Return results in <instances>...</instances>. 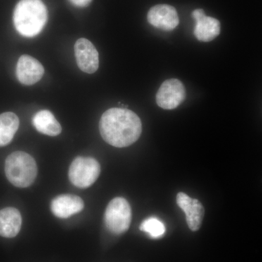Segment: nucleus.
I'll return each instance as SVG.
<instances>
[{
  "label": "nucleus",
  "instance_id": "dca6fc26",
  "mask_svg": "<svg viewBox=\"0 0 262 262\" xmlns=\"http://www.w3.org/2000/svg\"><path fill=\"white\" fill-rule=\"evenodd\" d=\"M140 230L146 232L152 238H160L165 234V227L158 219L150 217L141 223Z\"/></svg>",
  "mask_w": 262,
  "mask_h": 262
},
{
  "label": "nucleus",
  "instance_id": "7ed1b4c3",
  "mask_svg": "<svg viewBox=\"0 0 262 262\" xmlns=\"http://www.w3.org/2000/svg\"><path fill=\"white\" fill-rule=\"evenodd\" d=\"M7 179L15 187H28L32 185L37 175V165L34 158L24 151H15L5 160Z\"/></svg>",
  "mask_w": 262,
  "mask_h": 262
},
{
  "label": "nucleus",
  "instance_id": "4468645a",
  "mask_svg": "<svg viewBox=\"0 0 262 262\" xmlns=\"http://www.w3.org/2000/svg\"><path fill=\"white\" fill-rule=\"evenodd\" d=\"M32 123L38 132L45 135L56 136L61 133V125L48 110H41L35 114Z\"/></svg>",
  "mask_w": 262,
  "mask_h": 262
},
{
  "label": "nucleus",
  "instance_id": "f8f14e48",
  "mask_svg": "<svg viewBox=\"0 0 262 262\" xmlns=\"http://www.w3.org/2000/svg\"><path fill=\"white\" fill-rule=\"evenodd\" d=\"M52 213L60 219H67L80 213L84 208V202L74 194H61L51 202Z\"/></svg>",
  "mask_w": 262,
  "mask_h": 262
},
{
  "label": "nucleus",
  "instance_id": "f3484780",
  "mask_svg": "<svg viewBox=\"0 0 262 262\" xmlns=\"http://www.w3.org/2000/svg\"><path fill=\"white\" fill-rule=\"evenodd\" d=\"M70 1L76 7L84 8V7L89 6L93 0H70Z\"/></svg>",
  "mask_w": 262,
  "mask_h": 262
},
{
  "label": "nucleus",
  "instance_id": "9d476101",
  "mask_svg": "<svg viewBox=\"0 0 262 262\" xmlns=\"http://www.w3.org/2000/svg\"><path fill=\"white\" fill-rule=\"evenodd\" d=\"M192 16L196 21L194 34L198 40L205 42H211L220 35V20L206 16L204 10L202 9L194 10Z\"/></svg>",
  "mask_w": 262,
  "mask_h": 262
},
{
  "label": "nucleus",
  "instance_id": "9b49d317",
  "mask_svg": "<svg viewBox=\"0 0 262 262\" xmlns=\"http://www.w3.org/2000/svg\"><path fill=\"white\" fill-rule=\"evenodd\" d=\"M44 67L38 60L29 55L19 58L16 67L17 78L20 83L32 85L37 83L44 75Z\"/></svg>",
  "mask_w": 262,
  "mask_h": 262
},
{
  "label": "nucleus",
  "instance_id": "423d86ee",
  "mask_svg": "<svg viewBox=\"0 0 262 262\" xmlns=\"http://www.w3.org/2000/svg\"><path fill=\"white\" fill-rule=\"evenodd\" d=\"M186 89L177 79L164 81L156 94V102L163 110H171L178 107L185 100Z\"/></svg>",
  "mask_w": 262,
  "mask_h": 262
},
{
  "label": "nucleus",
  "instance_id": "f257e3e1",
  "mask_svg": "<svg viewBox=\"0 0 262 262\" xmlns=\"http://www.w3.org/2000/svg\"><path fill=\"white\" fill-rule=\"evenodd\" d=\"M99 130L103 140L110 145L126 147L139 139L142 124L139 117L131 110L112 108L101 116Z\"/></svg>",
  "mask_w": 262,
  "mask_h": 262
},
{
  "label": "nucleus",
  "instance_id": "f03ea898",
  "mask_svg": "<svg viewBox=\"0 0 262 262\" xmlns=\"http://www.w3.org/2000/svg\"><path fill=\"white\" fill-rule=\"evenodd\" d=\"M48 10L42 0H20L15 6L13 23L26 37L38 35L47 23Z\"/></svg>",
  "mask_w": 262,
  "mask_h": 262
},
{
  "label": "nucleus",
  "instance_id": "20e7f679",
  "mask_svg": "<svg viewBox=\"0 0 262 262\" xmlns=\"http://www.w3.org/2000/svg\"><path fill=\"white\" fill-rule=\"evenodd\" d=\"M132 211L128 202L122 198H114L106 207L104 223L111 233L120 235L130 227Z\"/></svg>",
  "mask_w": 262,
  "mask_h": 262
},
{
  "label": "nucleus",
  "instance_id": "2eb2a0df",
  "mask_svg": "<svg viewBox=\"0 0 262 262\" xmlns=\"http://www.w3.org/2000/svg\"><path fill=\"white\" fill-rule=\"evenodd\" d=\"M19 119L15 114L5 113L0 115V146L9 144L18 130Z\"/></svg>",
  "mask_w": 262,
  "mask_h": 262
},
{
  "label": "nucleus",
  "instance_id": "ddd939ff",
  "mask_svg": "<svg viewBox=\"0 0 262 262\" xmlns=\"http://www.w3.org/2000/svg\"><path fill=\"white\" fill-rule=\"evenodd\" d=\"M22 218L15 208H6L0 211V236L13 238L20 232Z\"/></svg>",
  "mask_w": 262,
  "mask_h": 262
},
{
  "label": "nucleus",
  "instance_id": "0eeeda50",
  "mask_svg": "<svg viewBox=\"0 0 262 262\" xmlns=\"http://www.w3.org/2000/svg\"><path fill=\"white\" fill-rule=\"evenodd\" d=\"M75 54L77 66L82 72L93 74L98 70V52L89 39L85 38L77 39L75 45Z\"/></svg>",
  "mask_w": 262,
  "mask_h": 262
},
{
  "label": "nucleus",
  "instance_id": "39448f33",
  "mask_svg": "<svg viewBox=\"0 0 262 262\" xmlns=\"http://www.w3.org/2000/svg\"><path fill=\"white\" fill-rule=\"evenodd\" d=\"M101 173V166L93 158L77 157L69 170V178L75 187L85 189L96 182Z\"/></svg>",
  "mask_w": 262,
  "mask_h": 262
},
{
  "label": "nucleus",
  "instance_id": "6e6552de",
  "mask_svg": "<svg viewBox=\"0 0 262 262\" xmlns=\"http://www.w3.org/2000/svg\"><path fill=\"white\" fill-rule=\"evenodd\" d=\"M148 22L156 28L170 32L178 27L179 18L177 10L168 5H158L148 12Z\"/></svg>",
  "mask_w": 262,
  "mask_h": 262
},
{
  "label": "nucleus",
  "instance_id": "1a4fd4ad",
  "mask_svg": "<svg viewBox=\"0 0 262 262\" xmlns=\"http://www.w3.org/2000/svg\"><path fill=\"white\" fill-rule=\"evenodd\" d=\"M177 205L184 211L188 227L192 231L201 228L205 214L204 207L196 199H192L184 192H179L177 196Z\"/></svg>",
  "mask_w": 262,
  "mask_h": 262
}]
</instances>
